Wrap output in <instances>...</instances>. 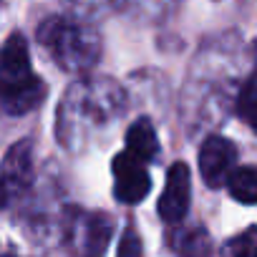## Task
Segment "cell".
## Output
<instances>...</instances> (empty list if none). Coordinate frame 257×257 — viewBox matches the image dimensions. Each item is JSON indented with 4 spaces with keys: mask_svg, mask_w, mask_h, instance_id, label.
<instances>
[{
    "mask_svg": "<svg viewBox=\"0 0 257 257\" xmlns=\"http://www.w3.org/2000/svg\"><path fill=\"white\" fill-rule=\"evenodd\" d=\"M41 43L53 51L58 63L68 71H83L98 58V41L88 28L51 18L41 26Z\"/></svg>",
    "mask_w": 257,
    "mask_h": 257,
    "instance_id": "cell-1",
    "label": "cell"
},
{
    "mask_svg": "<svg viewBox=\"0 0 257 257\" xmlns=\"http://www.w3.org/2000/svg\"><path fill=\"white\" fill-rule=\"evenodd\" d=\"M144 164L147 162H142L139 157H134L126 149L113 159V192H116L118 202L137 204L149 194L152 179H149V172Z\"/></svg>",
    "mask_w": 257,
    "mask_h": 257,
    "instance_id": "cell-2",
    "label": "cell"
},
{
    "mask_svg": "<svg viewBox=\"0 0 257 257\" xmlns=\"http://www.w3.org/2000/svg\"><path fill=\"white\" fill-rule=\"evenodd\" d=\"M189 197H192V174L184 162H177L167 172V184L159 197V217L167 224H177L189 212Z\"/></svg>",
    "mask_w": 257,
    "mask_h": 257,
    "instance_id": "cell-3",
    "label": "cell"
},
{
    "mask_svg": "<svg viewBox=\"0 0 257 257\" xmlns=\"http://www.w3.org/2000/svg\"><path fill=\"white\" fill-rule=\"evenodd\" d=\"M237 147L224 137H209L199 149V172L207 187H222L237 164Z\"/></svg>",
    "mask_w": 257,
    "mask_h": 257,
    "instance_id": "cell-4",
    "label": "cell"
},
{
    "mask_svg": "<svg viewBox=\"0 0 257 257\" xmlns=\"http://www.w3.org/2000/svg\"><path fill=\"white\" fill-rule=\"evenodd\" d=\"M33 179V159H31V142H21L16 144L3 167H0V194L3 197H13L18 192H23Z\"/></svg>",
    "mask_w": 257,
    "mask_h": 257,
    "instance_id": "cell-5",
    "label": "cell"
},
{
    "mask_svg": "<svg viewBox=\"0 0 257 257\" xmlns=\"http://www.w3.org/2000/svg\"><path fill=\"white\" fill-rule=\"evenodd\" d=\"M43 93H46V86L33 73L26 76V78H21V81L0 86V98H3L6 111L8 113H16V116L28 113L31 108H36L43 101Z\"/></svg>",
    "mask_w": 257,
    "mask_h": 257,
    "instance_id": "cell-6",
    "label": "cell"
},
{
    "mask_svg": "<svg viewBox=\"0 0 257 257\" xmlns=\"http://www.w3.org/2000/svg\"><path fill=\"white\" fill-rule=\"evenodd\" d=\"M31 56H28V43L21 33H13L3 51H0V86L3 83H13L21 81L26 76H31Z\"/></svg>",
    "mask_w": 257,
    "mask_h": 257,
    "instance_id": "cell-7",
    "label": "cell"
},
{
    "mask_svg": "<svg viewBox=\"0 0 257 257\" xmlns=\"http://www.w3.org/2000/svg\"><path fill=\"white\" fill-rule=\"evenodd\" d=\"M126 152H132L142 162H152L159 152V139L149 118H137L126 132Z\"/></svg>",
    "mask_w": 257,
    "mask_h": 257,
    "instance_id": "cell-8",
    "label": "cell"
},
{
    "mask_svg": "<svg viewBox=\"0 0 257 257\" xmlns=\"http://www.w3.org/2000/svg\"><path fill=\"white\" fill-rule=\"evenodd\" d=\"M229 194L242 202V204H254L257 199V172L254 167H239V169H232L229 177L224 179Z\"/></svg>",
    "mask_w": 257,
    "mask_h": 257,
    "instance_id": "cell-9",
    "label": "cell"
},
{
    "mask_svg": "<svg viewBox=\"0 0 257 257\" xmlns=\"http://www.w3.org/2000/svg\"><path fill=\"white\" fill-rule=\"evenodd\" d=\"M108 237H111V222L103 214L93 217L91 224H88V249L91 252H101L106 247Z\"/></svg>",
    "mask_w": 257,
    "mask_h": 257,
    "instance_id": "cell-10",
    "label": "cell"
},
{
    "mask_svg": "<svg viewBox=\"0 0 257 257\" xmlns=\"http://www.w3.org/2000/svg\"><path fill=\"white\" fill-rule=\"evenodd\" d=\"M237 111L242 113V118H244L247 126H254V76H249V78L244 81L242 93H239Z\"/></svg>",
    "mask_w": 257,
    "mask_h": 257,
    "instance_id": "cell-11",
    "label": "cell"
},
{
    "mask_svg": "<svg viewBox=\"0 0 257 257\" xmlns=\"http://www.w3.org/2000/svg\"><path fill=\"white\" fill-rule=\"evenodd\" d=\"M118 254H139L142 252V242H139V234H134V229L128 227L126 232H123V237H121V242H118Z\"/></svg>",
    "mask_w": 257,
    "mask_h": 257,
    "instance_id": "cell-12",
    "label": "cell"
}]
</instances>
